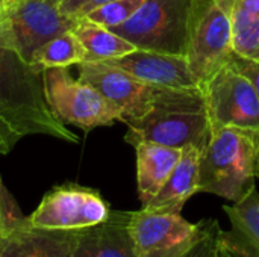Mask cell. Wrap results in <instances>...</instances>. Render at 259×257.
Instances as JSON below:
<instances>
[{"mask_svg":"<svg viewBox=\"0 0 259 257\" xmlns=\"http://www.w3.org/2000/svg\"><path fill=\"white\" fill-rule=\"evenodd\" d=\"M0 120L20 139L27 135H47L65 142L79 141L52 114L42 73L20 55L3 18L0 20Z\"/></svg>","mask_w":259,"mask_h":257,"instance_id":"1","label":"cell"},{"mask_svg":"<svg viewBox=\"0 0 259 257\" xmlns=\"http://www.w3.org/2000/svg\"><path fill=\"white\" fill-rule=\"evenodd\" d=\"M211 133L202 88H170L147 115L127 123L124 141L132 147L155 142L175 148L196 145L203 150Z\"/></svg>","mask_w":259,"mask_h":257,"instance_id":"2","label":"cell"},{"mask_svg":"<svg viewBox=\"0 0 259 257\" xmlns=\"http://www.w3.org/2000/svg\"><path fill=\"white\" fill-rule=\"evenodd\" d=\"M258 148L259 130L238 127L214 130L200 155L199 192L234 203L241 200L255 186Z\"/></svg>","mask_w":259,"mask_h":257,"instance_id":"3","label":"cell"},{"mask_svg":"<svg viewBox=\"0 0 259 257\" xmlns=\"http://www.w3.org/2000/svg\"><path fill=\"white\" fill-rule=\"evenodd\" d=\"M185 56L200 88L235 59L231 0L193 2Z\"/></svg>","mask_w":259,"mask_h":257,"instance_id":"4","label":"cell"},{"mask_svg":"<svg viewBox=\"0 0 259 257\" xmlns=\"http://www.w3.org/2000/svg\"><path fill=\"white\" fill-rule=\"evenodd\" d=\"M194 0H146L121 26L111 29L140 50L187 55Z\"/></svg>","mask_w":259,"mask_h":257,"instance_id":"5","label":"cell"},{"mask_svg":"<svg viewBox=\"0 0 259 257\" xmlns=\"http://www.w3.org/2000/svg\"><path fill=\"white\" fill-rule=\"evenodd\" d=\"M215 224V220L194 224L181 214L146 208L127 212V230L137 257H184L211 233Z\"/></svg>","mask_w":259,"mask_h":257,"instance_id":"6","label":"cell"},{"mask_svg":"<svg viewBox=\"0 0 259 257\" xmlns=\"http://www.w3.org/2000/svg\"><path fill=\"white\" fill-rule=\"evenodd\" d=\"M42 83L52 114L64 124L90 132L115 121L123 123V115L114 103L91 85L73 79L65 67L44 70Z\"/></svg>","mask_w":259,"mask_h":257,"instance_id":"7","label":"cell"},{"mask_svg":"<svg viewBox=\"0 0 259 257\" xmlns=\"http://www.w3.org/2000/svg\"><path fill=\"white\" fill-rule=\"evenodd\" d=\"M111 212L99 191L65 183L49 191L26 221L35 229L74 232L105 223Z\"/></svg>","mask_w":259,"mask_h":257,"instance_id":"8","label":"cell"},{"mask_svg":"<svg viewBox=\"0 0 259 257\" xmlns=\"http://www.w3.org/2000/svg\"><path fill=\"white\" fill-rule=\"evenodd\" d=\"M0 12L17 50L29 64L38 48L73 30L77 23L61 0H8Z\"/></svg>","mask_w":259,"mask_h":257,"instance_id":"9","label":"cell"},{"mask_svg":"<svg viewBox=\"0 0 259 257\" xmlns=\"http://www.w3.org/2000/svg\"><path fill=\"white\" fill-rule=\"evenodd\" d=\"M202 91L212 132L222 127L259 130L258 94L234 61L206 82Z\"/></svg>","mask_w":259,"mask_h":257,"instance_id":"10","label":"cell"},{"mask_svg":"<svg viewBox=\"0 0 259 257\" xmlns=\"http://www.w3.org/2000/svg\"><path fill=\"white\" fill-rule=\"evenodd\" d=\"M77 67V79L91 85L114 103L126 124L147 115L170 89L147 83L109 62H83Z\"/></svg>","mask_w":259,"mask_h":257,"instance_id":"11","label":"cell"},{"mask_svg":"<svg viewBox=\"0 0 259 257\" xmlns=\"http://www.w3.org/2000/svg\"><path fill=\"white\" fill-rule=\"evenodd\" d=\"M135 77L164 88H197L199 82L194 77L187 56L170 55L153 50H134L121 58L105 61Z\"/></svg>","mask_w":259,"mask_h":257,"instance_id":"12","label":"cell"},{"mask_svg":"<svg viewBox=\"0 0 259 257\" xmlns=\"http://www.w3.org/2000/svg\"><path fill=\"white\" fill-rule=\"evenodd\" d=\"M77 230L35 229L24 220L20 226L0 232V257H73Z\"/></svg>","mask_w":259,"mask_h":257,"instance_id":"13","label":"cell"},{"mask_svg":"<svg viewBox=\"0 0 259 257\" xmlns=\"http://www.w3.org/2000/svg\"><path fill=\"white\" fill-rule=\"evenodd\" d=\"M200 155L196 145L182 148L181 159L159 192L143 208L156 212L181 214L185 203L199 192L200 183Z\"/></svg>","mask_w":259,"mask_h":257,"instance_id":"14","label":"cell"},{"mask_svg":"<svg viewBox=\"0 0 259 257\" xmlns=\"http://www.w3.org/2000/svg\"><path fill=\"white\" fill-rule=\"evenodd\" d=\"M73 257H137L127 230V212H111L105 223L77 230Z\"/></svg>","mask_w":259,"mask_h":257,"instance_id":"15","label":"cell"},{"mask_svg":"<svg viewBox=\"0 0 259 257\" xmlns=\"http://www.w3.org/2000/svg\"><path fill=\"white\" fill-rule=\"evenodd\" d=\"M137 155V186L141 204H147L164 186L178 165L182 148L167 147L155 142L134 145Z\"/></svg>","mask_w":259,"mask_h":257,"instance_id":"16","label":"cell"},{"mask_svg":"<svg viewBox=\"0 0 259 257\" xmlns=\"http://www.w3.org/2000/svg\"><path fill=\"white\" fill-rule=\"evenodd\" d=\"M73 33L87 53V62L112 61L137 50L134 44H131L111 29L100 26L85 17L77 20Z\"/></svg>","mask_w":259,"mask_h":257,"instance_id":"17","label":"cell"},{"mask_svg":"<svg viewBox=\"0 0 259 257\" xmlns=\"http://www.w3.org/2000/svg\"><path fill=\"white\" fill-rule=\"evenodd\" d=\"M234 233L241 239L250 257H259V192L253 186L241 200L223 206Z\"/></svg>","mask_w":259,"mask_h":257,"instance_id":"18","label":"cell"},{"mask_svg":"<svg viewBox=\"0 0 259 257\" xmlns=\"http://www.w3.org/2000/svg\"><path fill=\"white\" fill-rule=\"evenodd\" d=\"M83 62H87V53L73 30L65 32L46 42L41 48L36 50L30 61V64L39 73L47 68H68L71 65H80Z\"/></svg>","mask_w":259,"mask_h":257,"instance_id":"19","label":"cell"},{"mask_svg":"<svg viewBox=\"0 0 259 257\" xmlns=\"http://www.w3.org/2000/svg\"><path fill=\"white\" fill-rule=\"evenodd\" d=\"M232 48L238 58L259 61V15L231 0Z\"/></svg>","mask_w":259,"mask_h":257,"instance_id":"20","label":"cell"},{"mask_svg":"<svg viewBox=\"0 0 259 257\" xmlns=\"http://www.w3.org/2000/svg\"><path fill=\"white\" fill-rule=\"evenodd\" d=\"M144 2L146 0H111L91 11L85 18L108 29H114L126 23Z\"/></svg>","mask_w":259,"mask_h":257,"instance_id":"21","label":"cell"},{"mask_svg":"<svg viewBox=\"0 0 259 257\" xmlns=\"http://www.w3.org/2000/svg\"><path fill=\"white\" fill-rule=\"evenodd\" d=\"M11 150L12 148H9L8 145L0 144V155H8ZM24 220H26V217L18 209L14 197L8 192V189L5 188L2 177H0V232L11 230L17 226H20Z\"/></svg>","mask_w":259,"mask_h":257,"instance_id":"22","label":"cell"},{"mask_svg":"<svg viewBox=\"0 0 259 257\" xmlns=\"http://www.w3.org/2000/svg\"><path fill=\"white\" fill-rule=\"evenodd\" d=\"M64 9L67 11L68 15H71L73 18L79 20L87 17L91 11H94L96 8L111 2V0H61Z\"/></svg>","mask_w":259,"mask_h":257,"instance_id":"23","label":"cell"},{"mask_svg":"<svg viewBox=\"0 0 259 257\" xmlns=\"http://www.w3.org/2000/svg\"><path fill=\"white\" fill-rule=\"evenodd\" d=\"M220 235H222V230H220L219 223H217L214 226V229L211 230V233L184 257H215V250H217Z\"/></svg>","mask_w":259,"mask_h":257,"instance_id":"24","label":"cell"},{"mask_svg":"<svg viewBox=\"0 0 259 257\" xmlns=\"http://www.w3.org/2000/svg\"><path fill=\"white\" fill-rule=\"evenodd\" d=\"M234 65L250 80V83L253 85L259 98V61H247V59L235 56Z\"/></svg>","mask_w":259,"mask_h":257,"instance_id":"25","label":"cell"},{"mask_svg":"<svg viewBox=\"0 0 259 257\" xmlns=\"http://www.w3.org/2000/svg\"><path fill=\"white\" fill-rule=\"evenodd\" d=\"M215 257H244L241 250H238V247L235 245V242L232 239L228 238L226 233L222 232L219 244H217V250H215Z\"/></svg>","mask_w":259,"mask_h":257,"instance_id":"26","label":"cell"},{"mask_svg":"<svg viewBox=\"0 0 259 257\" xmlns=\"http://www.w3.org/2000/svg\"><path fill=\"white\" fill-rule=\"evenodd\" d=\"M18 141H20V136L3 120H0V144H5L9 148H14V145Z\"/></svg>","mask_w":259,"mask_h":257,"instance_id":"27","label":"cell"},{"mask_svg":"<svg viewBox=\"0 0 259 257\" xmlns=\"http://www.w3.org/2000/svg\"><path fill=\"white\" fill-rule=\"evenodd\" d=\"M234 2L238 3L246 11H249L252 14H258L259 15V0H234Z\"/></svg>","mask_w":259,"mask_h":257,"instance_id":"28","label":"cell"},{"mask_svg":"<svg viewBox=\"0 0 259 257\" xmlns=\"http://www.w3.org/2000/svg\"><path fill=\"white\" fill-rule=\"evenodd\" d=\"M256 177L259 179V148H258V156H256Z\"/></svg>","mask_w":259,"mask_h":257,"instance_id":"29","label":"cell"},{"mask_svg":"<svg viewBox=\"0 0 259 257\" xmlns=\"http://www.w3.org/2000/svg\"><path fill=\"white\" fill-rule=\"evenodd\" d=\"M6 2H8V0H0V9H2V6H3V5H5Z\"/></svg>","mask_w":259,"mask_h":257,"instance_id":"30","label":"cell"},{"mask_svg":"<svg viewBox=\"0 0 259 257\" xmlns=\"http://www.w3.org/2000/svg\"><path fill=\"white\" fill-rule=\"evenodd\" d=\"M0 20H2V12H0Z\"/></svg>","mask_w":259,"mask_h":257,"instance_id":"31","label":"cell"}]
</instances>
